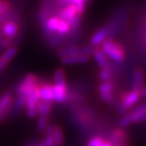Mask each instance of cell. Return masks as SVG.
<instances>
[{"mask_svg":"<svg viewBox=\"0 0 146 146\" xmlns=\"http://www.w3.org/2000/svg\"><path fill=\"white\" fill-rule=\"evenodd\" d=\"M53 137L55 139L56 146H62L64 144V133L62 130V128L60 125L54 126V132Z\"/></svg>","mask_w":146,"mask_h":146,"instance_id":"obj_16","label":"cell"},{"mask_svg":"<svg viewBox=\"0 0 146 146\" xmlns=\"http://www.w3.org/2000/svg\"><path fill=\"white\" fill-rule=\"evenodd\" d=\"M144 87V72L140 67H137L133 73V88L134 91L139 92Z\"/></svg>","mask_w":146,"mask_h":146,"instance_id":"obj_6","label":"cell"},{"mask_svg":"<svg viewBox=\"0 0 146 146\" xmlns=\"http://www.w3.org/2000/svg\"><path fill=\"white\" fill-rule=\"evenodd\" d=\"M39 86V80L36 75L30 73L27 74L24 79L19 83L16 87V92L19 96H24L27 97L28 93L33 91Z\"/></svg>","mask_w":146,"mask_h":146,"instance_id":"obj_2","label":"cell"},{"mask_svg":"<svg viewBox=\"0 0 146 146\" xmlns=\"http://www.w3.org/2000/svg\"><path fill=\"white\" fill-rule=\"evenodd\" d=\"M110 33V30L108 27H102L100 28L97 32L92 35L91 39V44L92 47L98 46L101 44L104 40H105L108 37V35Z\"/></svg>","mask_w":146,"mask_h":146,"instance_id":"obj_8","label":"cell"},{"mask_svg":"<svg viewBox=\"0 0 146 146\" xmlns=\"http://www.w3.org/2000/svg\"><path fill=\"white\" fill-rule=\"evenodd\" d=\"M115 146H125V144H119V145H115Z\"/></svg>","mask_w":146,"mask_h":146,"instance_id":"obj_35","label":"cell"},{"mask_svg":"<svg viewBox=\"0 0 146 146\" xmlns=\"http://www.w3.org/2000/svg\"><path fill=\"white\" fill-rule=\"evenodd\" d=\"M17 53H18V48L16 47H11V48H7L1 55L0 60H2L3 62H5V64H8L9 62L14 58V56L17 55Z\"/></svg>","mask_w":146,"mask_h":146,"instance_id":"obj_17","label":"cell"},{"mask_svg":"<svg viewBox=\"0 0 146 146\" xmlns=\"http://www.w3.org/2000/svg\"><path fill=\"white\" fill-rule=\"evenodd\" d=\"M71 5H75L77 8V12L79 15L84 13L85 8H86V2L85 0H70Z\"/></svg>","mask_w":146,"mask_h":146,"instance_id":"obj_22","label":"cell"},{"mask_svg":"<svg viewBox=\"0 0 146 146\" xmlns=\"http://www.w3.org/2000/svg\"><path fill=\"white\" fill-rule=\"evenodd\" d=\"M129 114L132 117L133 122H135V123L143 122L145 120V115H146L145 104L142 103L141 105L135 108L131 112H129Z\"/></svg>","mask_w":146,"mask_h":146,"instance_id":"obj_10","label":"cell"},{"mask_svg":"<svg viewBox=\"0 0 146 146\" xmlns=\"http://www.w3.org/2000/svg\"><path fill=\"white\" fill-rule=\"evenodd\" d=\"M109 142L113 146L125 144L127 143V134L122 129H116L112 131Z\"/></svg>","mask_w":146,"mask_h":146,"instance_id":"obj_7","label":"cell"},{"mask_svg":"<svg viewBox=\"0 0 146 146\" xmlns=\"http://www.w3.org/2000/svg\"><path fill=\"white\" fill-rule=\"evenodd\" d=\"M39 146H56L54 137L53 135H46L45 138L40 143Z\"/></svg>","mask_w":146,"mask_h":146,"instance_id":"obj_27","label":"cell"},{"mask_svg":"<svg viewBox=\"0 0 146 146\" xmlns=\"http://www.w3.org/2000/svg\"><path fill=\"white\" fill-rule=\"evenodd\" d=\"M28 146H39V145H36V144H30Z\"/></svg>","mask_w":146,"mask_h":146,"instance_id":"obj_34","label":"cell"},{"mask_svg":"<svg viewBox=\"0 0 146 146\" xmlns=\"http://www.w3.org/2000/svg\"><path fill=\"white\" fill-rule=\"evenodd\" d=\"M6 66H7V64H5V62H3L2 60H0V74L5 70Z\"/></svg>","mask_w":146,"mask_h":146,"instance_id":"obj_32","label":"cell"},{"mask_svg":"<svg viewBox=\"0 0 146 146\" xmlns=\"http://www.w3.org/2000/svg\"><path fill=\"white\" fill-rule=\"evenodd\" d=\"M13 94L11 92H6L0 96V111L12 108L13 105Z\"/></svg>","mask_w":146,"mask_h":146,"instance_id":"obj_15","label":"cell"},{"mask_svg":"<svg viewBox=\"0 0 146 146\" xmlns=\"http://www.w3.org/2000/svg\"><path fill=\"white\" fill-rule=\"evenodd\" d=\"M90 1V0H85V2H89Z\"/></svg>","mask_w":146,"mask_h":146,"instance_id":"obj_36","label":"cell"},{"mask_svg":"<svg viewBox=\"0 0 146 146\" xmlns=\"http://www.w3.org/2000/svg\"><path fill=\"white\" fill-rule=\"evenodd\" d=\"M76 54H79V47H75V46L66 47V48L59 49L57 52V55L60 56V58L76 55Z\"/></svg>","mask_w":146,"mask_h":146,"instance_id":"obj_18","label":"cell"},{"mask_svg":"<svg viewBox=\"0 0 146 146\" xmlns=\"http://www.w3.org/2000/svg\"><path fill=\"white\" fill-rule=\"evenodd\" d=\"M103 142H104L103 137H94L89 141V143H87V146H100Z\"/></svg>","mask_w":146,"mask_h":146,"instance_id":"obj_29","label":"cell"},{"mask_svg":"<svg viewBox=\"0 0 146 146\" xmlns=\"http://www.w3.org/2000/svg\"><path fill=\"white\" fill-rule=\"evenodd\" d=\"M19 32V27L18 25L13 22V21H10L7 22L3 28V33L5 36L9 37V38H12L17 35Z\"/></svg>","mask_w":146,"mask_h":146,"instance_id":"obj_14","label":"cell"},{"mask_svg":"<svg viewBox=\"0 0 146 146\" xmlns=\"http://www.w3.org/2000/svg\"><path fill=\"white\" fill-rule=\"evenodd\" d=\"M52 91H53V99L54 101L58 103H64L68 101V94L69 89L66 85H54L52 86Z\"/></svg>","mask_w":146,"mask_h":146,"instance_id":"obj_4","label":"cell"},{"mask_svg":"<svg viewBox=\"0 0 146 146\" xmlns=\"http://www.w3.org/2000/svg\"><path fill=\"white\" fill-rule=\"evenodd\" d=\"M92 55L94 57L95 61L97 62L98 65L100 67V69H107L108 68V57L103 53L100 48H93Z\"/></svg>","mask_w":146,"mask_h":146,"instance_id":"obj_11","label":"cell"},{"mask_svg":"<svg viewBox=\"0 0 146 146\" xmlns=\"http://www.w3.org/2000/svg\"><path fill=\"white\" fill-rule=\"evenodd\" d=\"M11 108H6V109H4L2 111H0V123H1L4 119L5 118V116L8 114V113L11 111Z\"/></svg>","mask_w":146,"mask_h":146,"instance_id":"obj_31","label":"cell"},{"mask_svg":"<svg viewBox=\"0 0 146 146\" xmlns=\"http://www.w3.org/2000/svg\"><path fill=\"white\" fill-rule=\"evenodd\" d=\"M100 49L107 57L115 62H121L125 59V52L122 46L111 39H106L104 40Z\"/></svg>","mask_w":146,"mask_h":146,"instance_id":"obj_1","label":"cell"},{"mask_svg":"<svg viewBox=\"0 0 146 146\" xmlns=\"http://www.w3.org/2000/svg\"><path fill=\"white\" fill-rule=\"evenodd\" d=\"M39 98L41 101H48L53 103V91H52V85L47 84H39Z\"/></svg>","mask_w":146,"mask_h":146,"instance_id":"obj_5","label":"cell"},{"mask_svg":"<svg viewBox=\"0 0 146 146\" xmlns=\"http://www.w3.org/2000/svg\"><path fill=\"white\" fill-rule=\"evenodd\" d=\"M133 123V120H132V117L129 114V113H128L127 114H125L123 115V117L119 121V127L121 128V129H125L129 127L130 124Z\"/></svg>","mask_w":146,"mask_h":146,"instance_id":"obj_23","label":"cell"},{"mask_svg":"<svg viewBox=\"0 0 146 146\" xmlns=\"http://www.w3.org/2000/svg\"><path fill=\"white\" fill-rule=\"evenodd\" d=\"M90 60V56L76 54L61 58V62L64 64H84Z\"/></svg>","mask_w":146,"mask_h":146,"instance_id":"obj_9","label":"cell"},{"mask_svg":"<svg viewBox=\"0 0 146 146\" xmlns=\"http://www.w3.org/2000/svg\"><path fill=\"white\" fill-rule=\"evenodd\" d=\"M100 99L106 103H111L113 100V92L100 93Z\"/></svg>","mask_w":146,"mask_h":146,"instance_id":"obj_28","label":"cell"},{"mask_svg":"<svg viewBox=\"0 0 146 146\" xmlns=\"http://www.w3.org/2000/svg\"><path fill=\"white\" fill-rule=\"evenodd\" d=\"M114 83L112 81H106V82H102L99 86V92L100 93L103 92H111L114 89Z\"/></svg>","mask_w":146,"mask_h":146,"instance_id":"obj_21","label":"cell"},{"mask_svg":"<svg viewBox=\"0 0 146 146\" xmlns=\"http://www.w3.org/2000/svg\"><path fill=\"white\" fill-rule=\"evenodd\" d=\"M70 29V27L69 24L65 21V20L59 19V23H58V26H57V28H56V31L58 35H66V34L69 33Z\"/></svg>","mask_w":146,"mask_h":146,"instance_id":"obj_20","label":"cell"},{"mask_svg":"<svg viewBox=\"0 0 146 146\" xmlns=\"http://www.w3.org/2000/svg\"><path fill=\"white\" fill-rule=\"evenodd\" d=\"M100 146H113V145H112V143L109 141H108V140L105 141V140H104V142L102 143V144Z\"/></svg>","mask_w":146,"mask_h":146,"instance_id":"obj_33","label":"cell"},{"mask_svg":"<svg viewBox=\"0 0 146 146\" xmlns=\"http://www.w3.org/2000/svg\"><path fill=\"white\" fill-rule=\"evenodd\" d=\"M140 98H141V95L139 92L134 91V90L130 92H127L122 93L121 95L120 104L128 111L140 100Z\"/></svg>","mask_w":146,"mask_h":146,"instance_id":"obj_3","label":"cell"},{"mask_svg":"<svg viewBox=\"0 0 146 146\" xmlns=\"http://www.w3.org/2000/svg\"><path fill=\"white\" fill-rule=\"evenodd\" d=\"M54 81H55V85H58V86L66 85V76L64 69L58 68L56 70L54 74Z\"/></svg>","mask_w":146,"mask_h":146,"instance_id":"obj_19","label":"cell"},{"mask_svg":"<svg viewBox=\"0 0 146 146\" xmlns=\"http://www.w3.org/2000/svg\"><path fill=\"white\" fill-rule=\"evenodd\" d=\"M10 5L7 1H0V14L5 12L7 9H9Z\"/></svg>","mask_w":146,"mask_h":146,"instance_id":"obj_30","label":"cell"},{"mask_svg":"<svg viewBox=\"0 0 146 146\" xmlns=\"http://www.w3.org/2000/svg\"><path fill=\"white\" fill-rule=\"evenodd\" d=\"M37 110H38V114L40 116L48 117L52 110V103L40 100L37 104Z\"/></svg>","mask_w":146,"mask_h":146,"instance_id":"obj_12","label":"cell"},{"mask_svg":"<svg viewBox=\"0 0 146 146\" xmlns=\"http://www.w3.org/2000/svg\"><path fill=\"white\" fill-rule=\"evenodd\" d=\"M100 78L103 81V82H106V81H111V78L113 77V73L110 70L109 68L107 69H101L100 71V74H99Z\"/></svg>","mask_w":146,"mask_h":146,"instance_id":"obj_24","label":"cell"},{"mask_svg":"<svg viewBox=\"0 0 146 146\" xmlns=\"http://www.w3.org/2000/svg\"><path fill=\"white\" fill-rule=\"evenodd\" d=\"M78 12H77V8L75 5H70L66 7H64L62 10L61 12V19L62 20H67L71 19L72 18H74L76 15H78Z\"/></svg>","mask_w":146,"mask_h":146,"instance_id":"obj_13","label":"cell"},{"mask_svg":"<svg viewBox=\"0 0 146 146\" xmlns=\"http://www.w3.org/2000/svg\"><path fill=\"white\" fill-rule=\"evenodd\" d=\"M48 117L39 116L38 122H37V128L39 129V130L43 131L46 129V127L48 125Z\"/></svg>","mask_w":146,"mask_h":146,"instance_id":"obj_26","label":"cell"},{"mask_svg":"<svg viewBox=\"0 0 146 146\" xmlns=\"http://www.w3.org/2000/svg\"><path fill=\"white\" fill-rule=\"evenodd\" d=\"M46 26H47V28L49 32H56V28H57V26H58V23H59V19L57 18H50L48 21L46 22Z\"/></svg>","mask_w":146,"mask_h":146,"instance_id":"obj_25","label":"cell"}]
</instances>
